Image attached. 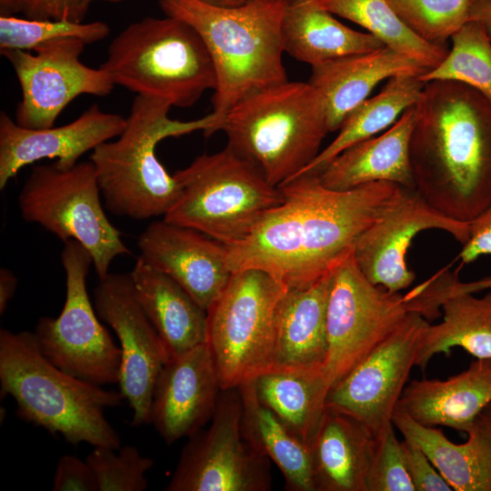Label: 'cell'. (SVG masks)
<instances>
[{"label": "cell", "mask_w": 491, "mask_h": 491, "mask_svg": "<svg viewBox=\"0 0 491 491\" xmlns=\"http://www.w3.org/2000/svg\"><path fill=\"white\" fill-rule=\"evenodd\" d=\"M283 202L250 235L227 247L232 272L262 270L287 287L309 286L331 273L359 235L394 200L400 185L374 182L346 191L304 173L279 185Z\"/></svg>", "instance_id": "1"}, {"label": "cell", "mask_w": 491, "mask_h": 491, "mask_svg": "<svg viewBox=\"0 0 491 491\" xmlns=\"http://www.w3.org/2000/svg\"><path fill=\"white\" fill-rule=\"evenodd\" d=\"M416 107L409 148L416 190L439 213L470 222L491 202V101L465 83L432 80Z\"/></svg>", "instance_id": "2"}, {"label": "cell", "mask_w": 491, "mask_h": 491, "mask_svg": "<svg viewBox=\"0 0 491 491\" xmlns=\"http://www.w3.org/2000/svg\"><path fill=\"white\" fill-rule=\"evenodd\" d=\"M0 386L1 396L14 398L23 420L74 446L121 447L120 436L105 416L125 399L120 390L105 389L54 365L34 332L0 330Z\"/></svg>", "instance_id": "3"}, {"label": "cell", "mask_w": 491, "mask_h": 491, "mask_svg": "<svg viewBox=\"0 0 491 491\" xmlns=\"http://www.w3.org/2000/svg\"><path fill=\"white\" fill-rule=\"evenodd\" d=\"M286 2L220 6L203 0H159L165 15L190 25L206 46L216 76L212 113L220 127L226 112L244 97L288 81L282 42Z\"/></svg>", "instance_id": "4"}, {"label": "cell", "mask_w": 491, "mask_h": 491, "mask_svg": "<svg viewBox=\"0 0 491 491\" xmlns=\"http://www.w3.org/2000/svg\"><path fill=\"white\" fill-rule=\"evenodd\" d=\"M172 105L162 99L136 95L121 134L100 144L90 155L105 208L117 216L147 220L163 215L180 195V185L155 154L167 137L196 131L206 136L219 131L214 113L189 121L172 119Z\"/></svg>", "instance_id": "5"}, {"label": "cell", "mask_w": 491, "mask_h": 491, "mask_svg": "<svg viewBox=\"0 0 491 491\" xmlns=\"http://www.w3.org/2000/svg\"><path fill=\"white\" fill-rule=\"evenodd\" d=\"M227 146L273 185L297 175L319 154L329 133L322 94L309 82H289L244 97L224 115Z\"/></svg>", "instance_id": "6"}, {"label": "cell", "mask_w": 491, "mask_h": 491, "mask_svg": "<svg viewBox=\"0 0 491 491\" xmlns=\"http://www.w3.org/2000/svg\"><path fill=\"white\" fill-rule=\"evenodd\" d=\"M100 66L115 85L176 107L194 105L216 85L201 36L187 23L168 15L145 17L126 26L109 45Z\"/></svg>", "instance_id": "7"}, {"label": "cell", "mask_w": 491, "mask_h": 491, "mask_svg": "<svg viewBox=\"0 0 491 491\" xmlns=\"http://www.w3.org/2000/svg\"><path fill=\"white\" fill-rule=\"evenodd\" d=\"M174 176L180 195L164 220L200 231L226 246L246 238L284 200L279 186L227 145L195 157Z\"/></svg>", "instance_id": "8"}, {"label": "cell", "mask_w": 491, "mask_h": 491, "mask_svg": "<svg viewBox=\"0 0 491 491\" xmlns=\"http://www.w3.org/2000/svg\"><path fill=\"white\" fill-rule=\"evenodd\" d=\"M287 288L259 269L235 271L205 310V343L222 390L238 388L274 366L276 312Z\"/></svg>", "instance_id": "9"}, {"label": "cell", "mask_w": 491, "mask_h": 491, "mask_svg": "<svg viewBox=\"0 0 491 491\" xmlns=\"http://www.w3.org/2000/svg\"><path fill=\"white\" fill-rule=\"evenodd\" d=\"M92 162L63 167L55 161L35 165L18 195L22 217L61 241L75 240L90 254L98 279L112 262L131 251L107 218Z\"/></svg>", "instance_id": "10"}, {"label": "cell", "mask_w": 491, "mask_h": 491, "mask_svg": "<svg viewBox=\"0 0 491 491\" xmlns=\"http://www.w3.org/2000/svg\"><path fill=\"white\" fill-rule=\"evenodd\" d=\"M417 312L414 291L406 296L371 283L353 251L332 272L326 307L327 353L323 366L329 390L386 339L410 312Z\"/></svg>", "instance_id": "11"}, {"label": "cell", "mask_w": 491, "mask_h": 491, "mask_svg": "<svg viewBox=\"0 0 491 491\" xmlns=\"http://www.w3.org/2000/svg\"><path fill=\"white\" fill-rule=\"evenodd\" d=\"M61 263L65 272V301L55 318L42 316L35 336L42 353L64 371L104 386L118 383L122 353L100 323L86 288L93 259L78 242H64Z\"/></svg>", "instance_id": "12"}, {"label": "cell", "mask_w": 491, "mask_h": 491, "mask_svg": "<svg viewBox=\"0 0 491 491\" xmlns=\"http://www.w3.org/2000/svg\"><path fill=\"white\" fill-rule=\"evenodd\" d=\"M270 460L246 439L238 388L222 390L207 429L188 437L165 491H268Z\"/></svg>", "instance_id": "13"}, {"label": "cell", "mask_w": 491, "mask_h": 491, "mask_svg": "<svg viewBox=\"0 0 491 491\" xmlns=\"http://www.w3.org/2000/svg\"><path fill=\"white\" fill-rule=\"evenodd\" d=\"M85 45L80 39L63 38L39 45L34 54L0 50L20 85L22 98L15 116L19 125L51 127L79 95L105 96L113 91L115 85L103 67L93 68L81 62Z\"/></svg>", "instance_id": "14"}, {"label": "cell", "mask_w": 491, "mask_h": 491, "mask_svg": "<svg viewBox=\"0 0 491 491\" xmlns=\"http://www.w3.org/2000/svg\"><path fill=\"white\" fill-rule=\"evenodd\" d=\"M428 326L421 314L410 312L395 332L328 391L326 406L358 420L379 441L394 427V412Z\"/></svg>", "instance_id": "15"}, {"label": "cell", "mask_w": 491, "mask_h": 491, "mask_svg": "<svg viewBox=\"0 0 491 491\" xmlns=\"http://www.w3.org/2000/svg\"><path fill=\"white\" fill-rule=\"evenodd\" d=\"M94 306L120 343L119 390L133 411L132 425L150 423L157 376L169 360L165 346L136 296L129 273H108L98 279Z\"/></svg>", "instance_id": "16"}, {"label": "cell", "mask_w": 491, "mask_h": 491, "mask_svg": "<svg viewBox=\"0 0 491 491\" xmlns=\"http://www.w3.org/2000/svg\"><path fill=\"white\" fill-rule=\"evenodd\" d=\"M429 229L447 232L462 245L469 236V222L446 216L416 190L402 186L382 215L356 239L354 259L371 283L399 292L416 278L406 261L412 241Z\"/></svg>", "instance_id": "17"}, {"label": "cell", "mask_w": 491, "mask_h": 491, "mask_svg": "<svg viewBox=\"0 0 491 491\" xmlns=\"http://www.w3.org/2000/svg\"><path fill=\"white\" fill-rule=\"evenodd\" d=\"M125 125L120 115L94 104L64 125L26 128L6 112L0 114V189L25 165L49 158L63 167L78 163L86 152L118 136Z\"/></svg>", "instance_id": "18"}, {"label": "cell", "mask_w": 491, "mask_h": 491, "mask_svg": "<svg viewBox=\"0 0 491 491\" xmlns=\"http://www.w3.org/2000/svg\"><path fill=\"white\" fill-rule=\"evenodd\" d=\"M222 391L206 343L169 359L155 380L150 423L172 445L210 422Z\"/></svg>", "instance_id": "19"}, {"label": "cell", "mask_w": 491, "mask_h": 491, "mask_svg": "<svg viewBox=\"0 0 491 491\" xmlns=\"http://www.w3.org/2000/svg\"><path fill=\"white\" fill-rule=\"evenodd\" d=\"M137 246L144 262L175 280L205 310L233 274L226 246L200 231L164 219L146 226Z\"/></svg>", "instance_id": "20"}, {"label": "cell", "mask_w": 491, "mask_h": 491, "mask_svg": "<svg viewBox=\"0 0 491 491\" xmlns=\"http://www.w3.org/2000/svg\"><path fill=\"white\" fill-rule=\"evenodd\" d=\"M427 71L418 61L385 45L314 65L308 82L323 95L328 130L333 132L381 81L405 75L420 77Z\"/></svg>", "instance_id": "21"}, {"label": "cell", "mask_w": 491, "mask_h": 491, "mask_svg": "<svg viewBox=\"0 0 491 491\" xmlns=\"http://www.w3.org/2000/svg\"><path fill=\"white\" fill-rule=\"evenodd\" d=\"M416 116V104L382 135L345 149L319 173L321 183L336 191L381 181L416 190L409 148Z\"/></svg>", "instance_id": "22"}, {"label": "cell", "mask_w": 491, "mask_h": 491, "mask_svg": "<svg viewBox=\"0 0 491 491\" xmlns=\"http://www.w3.org/2000/svg\"><path fill=\"white\" fill-rule=\"evenodd\" d=\"M491 402V359H476L446 380H413L396 409L418 423L467 433Z\"/></svg>", "instance_id": "23"}, {"label": "cell", "mask_w": 491, "mask_h": 491, "mask_svg": "<svg viewBox=\"0 0 491 491\" xmlns=\"http://www.w3.org/2000/svg\"><path fill=\"white\" fill-rule=\"evenodd\" d=\"M377 444L361 422L326 406L310 442L316 491H366Z\"/></svg>", "instance_id": "24"}, {"label": "cell", "mask_w": 491, "mask_h": 491, "mask_svg": "<svg viewBox=\"0 0 491 491\" xmlns=\"http://www.w3.org/2000/svg\"><path fill=\"white\" fill-rule=\"evenodd\" d=\"M332 272L309 286L288 287L282 296L276 312L273 367L323 368Z\"/></svg>", "instance_id": "25"}, {"label": "cell", "mask_w": 491, "mask_h": 491, "mask_svg": "<svg viewBox=\"0 0 491 491\" xmlns=\"http://www.w3.org/2000/svg\"><path fill=\"white\" fill-rule=\"evenodd\" d=\"M392 423L404 439L426 454L453 490L491 491V429L482 414L463 444L453 443L441 430L424 426L398 409Z\"/></svg>", "instance_id": "26"}, {"label": "cell", "mask_w": 491, "mask_h": 491, "mask_svg": "<svg viewBox=\"0 0 491 491\" xmlns=\"http://www.w3.org/2000/svg\"><path fill=\"white\" fill-rule=\"evenodd\" d=\"M131 276L138 301L169 359L205 342L206 312L183 287L140 257Z\"/></svg>", "instance_id": "27"}, {"label": "cell", "mask_w": 491, "mask_h": 491, "mask_svg": "<svg viewBox=\"0 0 491 491\" xmlns=\"http://www.w3.org/2000/svg\"><path fill=\"white\" fill-rule=\"evenodd\" d=\"M282 42L285 53L311 66L385 46L370 33L340 23L318 0H286Z\"/></svg>", "instance_id": "28"}, {"label": "cell", "mask_w": 491, "mask_h": 491, "mask_svg": "<svg viewBox=\"0 0 491 491\" xmlns=\"http://www.w3.org/2000/svg\"><path fill=\"white\" fill-rule=\"evenodd\" d=\"M443 320L426 327L415 366L425 370L436 354L450 355L460 346L478 359H491V292L476 297L463 290L456 276L448 274Z\"/></svg>", "instance_id": "29"}, {"label": "cell", "mask_w": 491, "mask_h": 491, "mask_svg": "<svg viewBox=\"0 0 491 491\" xmlns=\"http://www.w3.org/2000/svg\"><path fill=\"white\" fill-rule=\"evenodd\" d=\"M238 389L246 439L275 463L285 478L286 490L316 491L310 445L259 400L254 381Z\"/></svg>", "instance_id": "30"}, {"label": "cell", "mask_w": 491, "mask_h": 491, "mask_svg": "<svg viewBox=\"0 0 491 491\" xmlns=\"http://www.w3.org/2000/svg\"><path fill=\"white\" fill-rule=\"evenodd\" d=\"M259 400L310 445L329 386L322 367H273L254 380Z\"/></svg>", "instance_id": "31"}, {"label": "cell", "mask_w": 491, "mask_h": 491, "mask_svg": "<svg viewBox=\"0 0 491 491\" xmlns=\"http://www.w3.org/2000/svg\"><path fill=\"white\" fill-rule=\"evenodd\" d=\"M425 84L415 75L389 78L376 95L366 98L347 114L336 138L297 175L319 174L345 149L391 126L406 109L418 102Z\"/></svg>", "instance_id": "32"}, {"label": "cell", "mask_w": 491, "mask_h": 491, "mask_svg": "<svg viewBox=\"0 0 491 491\" xmlns=\"http://www.w3.org/2000/svg\"><path fill=\"white\" fill-rule=\"evenodd\" d=\"M334 15L354 22L388 46L425 65L436 67L447 55L446 46L428 43L413 33L386 0H318Z\"/></svg>", "instance_id": "33"}, {"label": "cell", "mask_w": 491, "mask_h": 491, "mask_svg": "<svg viewBox=\"0 0 491 491\" xmlns=\"http://www.w3.org/2000/svg\"><path fill=\"white\" fill-rule=\"evenodd\" d=\"M452 48L435 68L418 77L432 80H454L465 83L491 101V43L483 26L469 20L450 38Z\"/></svg>", "instance_id": "34"}, {"label": "cell", "mask_w": 491, "mask_h": 491, "mask_svg": "<svg viewBox=\"0 0 491 491\" xmlns=\"http://www.w3.org/2000/svg\"><path fill=\"white\" fill-rule=\"evenodd\" d=\"M108 35L109 26L102 21L83 23L0 15V50L33 51L41 44L63 38L80 39L88 45L99 42Z\"/></svg>", "instance_id": "35"}, {"label": "cell", "mask_w": 491, "mask_h": 491, "mask_svg": "<svg viewBox=\"0 0 491 491\" xmlns=\"http://www.w3.org/2000/svg\"><path fill=\"white\" fill-rule=\"evenodd\" d=\"M472 0H386L399 19L417 36L433 45L446 42L470 20Z\"/></svg>", "instance_id": "36"}, {"label": "cell", "mask_w": 491, "mask_h": 491, "mask_svg": "<svg viewBox=\"0 0 491 491\" xmlns=\"http://www.w3.org/2000/svg\"><path fill=\"white\" fill-rule=\"evenodd\" d=\"M115 451L95 446L85 458L96 478L98 491L145 490V473L153 467V459L143 456L134 446H124Z\"/></svg>", "instance_id": "37"}, {"label": "cell", "mask_w": 491, "mask_h": 491, "mask_svg": "<svg viewBox=\"0 0 491 491\" xmlns=\"http://www.w3.org/2000/svg\"><path fill=\"white\" fill-rule=\"evenodd\" d=\"M366 491H415L394 427L378 441L366 478Z\"/></svg>", "instance_id": "38"}, {"label": "cell", "mask_w": 491, "mask_h": 491, "mask_svg": "<svg viewBox=\"0 0 491 491\" xmlns=\"http://www.w3.org/2000/svg\"><path fill=\"white\" fill-rule=\"evenodd\" d=\"M1 15L21 13L31 19H61L83 22L88 10L85 0H5Z\"/></svg>", "instance_id": "39"}, {"label": "cell", "mask_w": 491, "mask_h": 491, "mask_svg": "<svg viewBox=\"0 0 491 491\" xmlns=\"http://www.w3.org/2000/svg\"><path fill=\"white\" fill-rule=\"evenodd\" d=\"M408 474L415 491H452L426 454L412 442H401Z\"/></svg>", "instance_id": "40"}, {"label": "cell", "mask_w": 491, "mask_h": 491, "mask_svg": "<svg viewBox=\"0 0 491 491\" xmlns=\"http://www.w3.org/2000/svg\"><path fill=\"white\" fill-rule=\"evenodd\" d=\"M54 491H98L95 474L87 462L65 455L58 460L54 480Z\"/></svg>", "instance_id": "41"}, {"label": "cell", "mask_w": 491, "mask_h": 491, "mask_svg": "<svg viewBox=\"0 0 491 491\" xmlns=\"http://www.w3.org/2000/svg\"><path fill=\"white\" fill-rule=\"evenodd\" d=\"M462 246L459 258L463 264H470L479 256L491 255V202L469 222V236Z\"/></svg>", "instance_id": "42"}, {"label": "cell", "mask_w": 491, "mask_h": 491, "mask_svg": "<svg viewBox=\"0 0 491 491\" xmlns=\"http://www.w3.org/2000/svg\"><path fill=\"white\" fill-rule=\"evenodd\" d=\"M17 287V278L5 267L0 269V314H4Z\"/></svg>", "instance_id": "43"}, {"label": "cell", "mask_w": 491, "mask_h": 491, "mask_svg": "<svg viewBox=\"0 0 491 491\" xmlns=\"http://www.w3.org/2000/svg\"><path fill=\"white\" fill-rule=\"evenodd\" d=\"M470 20L478 22L491 43V0H472Z\"/></svg>", "instance_id": "44"}, {"label": "cell", "mask_w": 491, "mask_h": 491, "mask_svg": "<svg viewBox=\"0 0 491 491\" xmlns=\"http://www.w3.org/2000/svg\"><path fill=\"white\" fill-rule=\"evenodd\" d=\"M212 5L220 6H238L251 0H203Z\"/></svg>", "instance_id": "45"}, {"label": "cell", "mask_w": 491, "mask_h": 491, "mask_svg": "<svg viewBox=\"0 0 491 491\" xmlns=\"http://www.w3.org/2000/svg\"><path fill=\"white\" fill-rule=\"evenodd\" d=\"M473 283H474L473 286L476 291L486 289V288H491V277L486 278L479 282H473Z\"/></svg>", "instance_id": "46"}, {"label": "cell", "mask_w": 491, "mask_h": 491, "mask_svg": "<svg viewBox=\"0 0 491 491\" xmlns=\"http://www.w3.org/2000/svg\"><path fill=\"white\" fill-rule=\"evenodd\" d=\"M482 416L485 417L491 429V402L484 409V411L482 412Z\"/></svg>", "instance_id": "47"}, {"label": "cell", "mask_w": 491, "mask_h": 491, "mask_svg": "<svg viewBox=\"0 0 491 491\" xmlns=\"http://www.w3.org/2000/svg\"><path fill=\"white\" fill-rule=\"evenodd\" d=\"M97 1H100V2H108V3H117V2H122V1H125V0H85V5L89 8V5H90L92 3H95V2H97Z\"/></svg>", "instance_id": "48"}, {"label": "cell", "mask_w": 491, "mask_h": 491, "mask_svg": "<svg viewBox=\"0 0 491 491\" xmlns=\"http://www.w3.org/2000/svg\"><path fill=\"white\" fill-rule=\"evenodd\" d=\"M5 0H0V3L4 2Z\"/></svg>", "instance_id": "49"}]
</instances>
